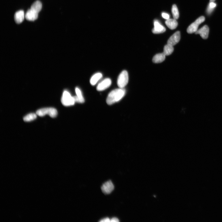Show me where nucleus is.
I'll return each mask as SVG.
<instances>
[{
    "instance_id": "1",
    "label": "nucleus",
    "mask_w": 222,
    "mask_h": 222,
    "mask_svg": "<svg viewBox=\"0 0 222 222\" xmlns=\"http://www.w3.org/2000/svg\"><path fill=\"white\" fill-rule=\"evenodd\" d=\"M42 5L39 1L35 2L31 6L30 9H29L25 15L27 20L30 21H34L38 17V14L41 11Z\"/></svg>"
},
{
    "instance_id": "2",
    "label": "nucleus",
    "mask_w": 222,
    "mask_h": 222,
    "mask_svg": "<svg viewBox=\"0 0 222 222\" xmlns=\"http://www.w3.org/2000/svg\"><path fill=\"white\" fill-rule=\"evenodd\" d=\"M125 91L123 88L114 90L109 94L106 99V102L109 105H112L120 101L124 96Z\"/></svg>"
},
{
    "instance_id": "3",
    "label": "nucleus",
    "mask_w": 222,
    "mask_h": 222,
    "mask_svg": "<svg viewBox=\"0 0 222 222\" xmlns=\"http://www.w3.org/2000/svg\"><path fill=\"white\" fill-rule=\"evenodd\" d=\"M37 115L43 117L46 115H49L52 118L56 117L57 114V110L53 108H46L40 109L36 111Z\"/></svg>"
},
{
    "instance_id": "4",
    "label": "nucleus",
    "mask_w": 222,
    "mask_h": 222,
    "mask_svg": "<svg viewBox=\"0 0 222 222\" xmlns=\"http://www.w3.org/2000/svg\"><path fill=\"white\" fill-rule=\"evenodd\" d=\"M129 80L128 73L127 71L124 70L120 74L117 80V85L121 88H123L128 84Z\"/></svg>"
},
{
    "instance_id": "5",
    "label": "nucleus",
    "mask_w": 222,
    "mask_h": 222,
    "mask_svg": "<svg viewBox=\"0 0 222 222\" xmlns=\"http://www.w3.org/2000/svg\"><path fill=\"white\" fill-rule=\"evenodd\" d=\"M61 101L62 104L65 106L73 105L76 102L73 97H72L70 94L66 91L63 93Z\"/></svg>"
},
{
    "instance_id": "6",
    "label": "nucleus",
    "mask_w": 222,
    "mask_h": 222,
    "mask_svg": "<svg viewBox=\"0 0 222 222\" xmlns=\"http://www.w3.org/2000/svg\"><path fill=\"white\" fill-rule=\"evenodd\" d=\"M205 20L204 17L201 16L199 17L188 27L187 29V32L189 34L195 33L198 31L199 25L204 22Z\"/></svg>"
},
{
    "instance_id": "7",
    "label": "nucleus",
    "mask_w": 222,
    "mask_h": 222,
    "mask_svg": "<svg viewBox=\"0 0 222 222\" xmlns=\"http://www.w3.org/2000/svg\"><path fill=\"white\" fill-rule=\"evenodd\" d=\"M114 189V185L111 180L108 181L104 183L101 187V190L103 193L107 194H110Z\"/></svg>"
},
{
    "instance_id": "8",
    "label": "nucleus",
    "mask_w": 222,
    "mask_h": 222,
    "mask_svg": "<svg viewBox=\"0 0 222 222\" xmlns=\"http://www.w3.org/2000/svg\"><path fill=\"white\" fill-rule=\"evenodd\" d=\"M180 39V32L177 31L170 37L168 41L167 44L174 46L179 42Z\"/></svg>"
},
{
    "instance_id": "9",
    "label": "nucleus",
    "mask_w": 222,
    "mask_h": 222,
    "mask_svg": "<svg viewBox=\"0 0 222 222\" xmlns=\"http://www.w3.org/2000/svg\"><path fill=\"white\" fill-rule=\"evenodd\" d=\"M112 84V81L109 78L105 79L99 83L97 87L98 91H102L108 88Z\"/></svg>"
},
{
    "instance_id": "10",
    "label": "nucleus",
    "mask_w": 222,
    "mask_h": 222,
    "mask_svg": "<svg viewBox=\"0 0 222 222\" xmlns=\"http://www.w3.org/2000/svg\"><path fill=\"white\" fill-rule=\"evenodd\" d=\"M209 33V28L207 25H204L195 32L196 34H199L204 39H208Z\"/></svg>"
},
{
    "instance_id": "11",
    "label": "nucleus",
    "mask_w": 222,
    "mask_h": 222,
    "mask_svg": "<svg viewBox=\"0 0 222 222\" xmlns=\"http://www.w3.org/2000/svg\"><path fill=\"white\" fill-rule=\"evenodd\" d=\"M154 28L152 30V32L154 34H160L163 33L166 31V28L161 25L157 21L154 22Z\"/></svg>"
},
{
    "instance_id": "12",
    "label": "nucleus",
    "mask_w": 222,
    "mask_h": 222,
    "mask_svg": "<svg viewBox=\"0 0 222 222\" xmlns=\"http://www.w3.org/2000/svg\"><path fill=\"white\" fill-rule=\"evenodd\" d=\"M25 15L24 12L22 10H20L17 12L14 16L15 20L18 24L21 23L24 20Z\"/></svg>"
},
{
    "instance_id": "13",
    "label": "nucleus",
    "mask_w": 222,
    "mask_h": 222,
    "mask_svg": "<svg viewBox=\"0 0 222 222\" xmlns=\"http://www.w3.org/2000/svg\"><path fill=\"white\" fill-rule=\"evenodd\" d=\"M76 91L77 94V96L73 97L75 102L80 103L84 102H85L84 99L80 89L78 88H76Z\"/></svg>"
},
{
    "instance_id": "14",
    "label": "nucleus",
    "mask_w": 222,
    "mask_h": 222,
    "mask_svg": "<svg viewBox=\"0 0 222 222\" xmlns=\"http://www.w3.org/2000/svg\"><path fill=\"white\" fill-rule=\"evenodd\" d=\"M165 23L167 26L171 30L176 29L178 24L176 20L174 19L167 20Z\"/></svg>"
},
{
    "instance_id": "15",
    "label": "nucleus",
    "mask_w": 222,
    "mask_h": 222,
    "mask_svg": "<svg viewBox=\"0 0 222 222\" xmlns=\"http://www.w3.org/2000/svg\"><path fill=\"white\" fill-rule=\"evenodd\" d=\"M166 56L163 53L155 55L153 58V61L155 63L162 62L165 59Z\"/></svg>"
},
{
    "instance_id": "16",
    "label": "nucleus",
    "mask_w": 222,
    "mask_h": 222,
    "mask_svg": "<svg viewBox=\"0 0 222 222\" xmlns=\"http://www.w3.org/2000/svg\"><path fill=\"white\" fill-rule=\"evenodd\" d=\"M102 77V74L101 73L98 72L95 74L90 80L91 84L93 86L95 85Z\"/></svg>"
},
{
    "instance_id": "17",
    "label": "nucleus",
    "mask_w": 222,
    "mask_h": 222,
    "mask_svg": "<svg viewBox=\"0 0 222 222\" xmlns=\"http://www.w3.org/2000/svg\"><path fill=\"white\" fill-rule=\"evenodd\" d=\"M173 46L167 44L164 49V54L166 56H169L172 54L174 51Z\"/></svg>"
},
{
    "instance_id": "18",
    "label": "nucleus",
    "mask_w": 222,
    "mask_h": 222,
    "mask_svg": "<svg viewBox=\"0 0 222 222\" xmlns=\"http://www.w3.org/2000/svg\"><path fill=\"white\" fill-rule=\"evenodd\" d=\"M172 12L173 19L176 20L179 17V14L178 8L175 5H174L172 8Z\"/></svg>"
},
{
    "instance_id": "19",
    "label": "nucleus",
    "mask_w": 222,
    "mask_h": 222,
    "mask_svg": "<svg viewBox=\"0 0 222 222\" xmlns=\"http://www.w3.org/2000/svg\"><path fill=\"white\" fill-rule=\"evenodd\" d=\"M37 114L35 113H30L25 117L24 120L25 122H30L34 120L37 118Z\"/></svg>"
},
{
    "instance_id": "20",
    "label": "nucleus",
    "mask_w": 222,
    "mask_h": 222,
    "mask_svg": "<svg viewBox=\"0 0 222 222\" xmlns=\"http://www.w3.org/2000/svg\"><path fill=\"white\" fill-rule=\"evenodd\" d=\"M216 6V4L214 2H210L208 9L207 12L209 14L211 13Z\"/></svg>"
},
{
    "instance_id": "21",
    "label": "nucleus",
    "mask_w": 222,
    "mask_h": 222,
    "mask_svg": "<svg viewBox=\"0 0 222 222\" xmlns=\"http://www.w3.org/2000/svg\"><path fill=\"white\" fill-rule=\"evenodd\" d=\"M162 15L163 18L166 19L167 20L169 19V15L167 13H162Z\"/></svg>"
},
{
    "instance_id": "22",
    "label": "nucleus",
    "mask_w": 222,
    "mask_h": 222,
    "mask_svg": "<svg viewBox=\"0 0 222 222\" xmlns=\"http://www.w3.org/2000/svg\"><path fill=\"white\" fill-rule=\"evenodd\" d=\"M100 222H110V219L107 217L101 219L100 221Z\"/></svg>"
},
{
    "instance_id": "23",
    "label": "nucleus",
    "mask_w": 222,
    "mask_h": 222,
    "mask_svg": "<svg viewBox=\"0 0 222 222\" xmlns=\"http://www.w3.org/2000/svg\"><path fill=\"white\" fill-rule=\"evenodd\" d=\"M119 219L117 217H113L110 219L111 222H119Z\"/></svg>"
},
{
    "instance_id": "24",
    "label": "nucleus",
    "mask_w": 222,
    "mask_h": 222,
    "mask_svg": "<svg viewBox=\"0 0 222 222\" xmlns=\"http://www.w3.org/2000/svg\"><path fill=\"white\" fill-rule=\"evenodd\" d=\"M216 0H210V2H214Z\"/></svg>"
}]
</instances>
